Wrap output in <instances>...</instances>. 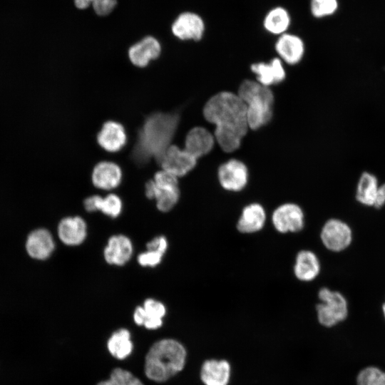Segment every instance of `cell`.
Returning a JSON list of instances; mask_svg holds the SVG:
<instances>
[{
    "label": "cell",
    "mask_w": 385,
    "mask_h": 385,
    "mask_svg": "<svg viewBox=\"0 0 385 385\" xmlns=\"http://www.w3.org/2000/svg\"><path fill=\"white\" fill-rule=\"evenodd\" d=\"M203 115L215 125V139L225 152L240 147L249 126L246 105L237 94L222 91L214 95L205 103Z\"/></svg>",
    "instance_id": "1"
},
{
    "label": "cell",
    "mask_w": 385,
    "mask_h": 385,
    "mask_svg": "<svg viewBox=\"0 0 385 385\" xmlns=\"http://www.w3.org/2000/svg\"><path fill=\"white\" fill-rule=\"evenodd\" d=\"M179 120L177 113L157 112L146 117L130 153L132 160L138 166L145 165L151 158L158 162L172 145Z\"/></svg>",
    "instance_id": "2"
},
{
    "label": "cell",
    "mask_w": 385,
    "mask_h": 385,
    "mask_svg": "<svg viewBox=\"0 0 385 385\" xmlns=\"http://www.w3.org/2000/svg\"><path fill=\"white\" fill-rule=\"evenodd\" d=\"M186 350L178 341L164 339L154 343L145 356L146 376L156 382H164L184 367Z\"/></svg>",
    "instance_id": "3"
},
{
    "label": "cell",
    "mask_w": 385,
    "mask_h": 385,
    "mask_svg": "<svg viewBox=\"0 0 385 385\" xmlns=\"http://www.w3.org/2000/svg\"><path fill=\"white\" fill-rule=\"evenodd\" d=\"M238 96L246 105L250 128L256 130L272 118L274 96L269 87L251 80L244 81L238 89Z\"/></svg>",
    "instance_id": "4"
},
{
    "label": "cell",
    "mask_w": 385,
    "mask_h": 385,
    "mask_svg": "<svg viewBox=\"0 0 385 385\" xmlns=\"http://www.w3.org/2000/svg\"><path fill=\"white\" fill-rule=\"evenodd\" d=\"M318 297L320 303L316 307L317 319L322 326L331 327L346 318L348 304L340 292L322 287L319 290Z\"/></svg>",
    "instance_id": "5"
},
{
    "label": "cell",
    "mask_w": 385,
    "mask_h": 385,
    "mask_svg": "<svg viewBox=\"0 0 385 385\" xmlns=\"http://www.w3.org/2000/svg\"><path fill=\"white\" fill-rule=\"evenodd\" d=\"M155 184L154 200L157 208L163 212L172 210L180 199L178 178L170 173L161 170L153 179Z\"/></svg>",
    "instance_id": "6"
},
{
    "label": "cell",
    "mask_w": 385,
    "mask_h": 385,
    "mask_svg": "<svg viewBox=\"0 0 385 385\" xmlns=\"http://www.w3.org/2000/svg\"><path fill=\"white\" fill-rule=\"evenodd\" d=\"M352 230L345 222L336 218L326 221L320 232L324 246L332 252L346 250L352 242Z\"/></svg>",
    "instance_id": "7"
},
{
    "label": "cell",
    "mask_w": 385,
    "mask_h": 385,
    "mask_svg": "<svg viewBox=\"0 0 385 385\" xmlns=\"http://www.w3.org/2000/svg\"><path fill=\"white\" fill-rule=\"evenodd\" d=\"M272 223L280 233L298 232L304 227V211L296 203H283L273 211Z\"/></svg>",
    "instance_id": "8"
},
{
    "label": "cell",
    "mask_w": 385,
    "mask_h": 385,
    "mask_svg": "<svg viewBox=\"0 0 385 385\" xmlns=\"http://www.w3.org/2000/svg\"><path fill=\"white\" fill-rule=\"evenodd\" d=\"M197 159L184 148L171 145L157 162L162 168L178 178L191 171L196 165Z\"/></svg>",
    "instance_id": "9"
},
{
    "label": "cell",
    "mask_w": 385,
    "mask_h": 385,
    "mask_svg": "<svg viewBox=\"0 0 385 385\" xmlns=\"http://www.w3.org/2000/svg\"><path fill=\"white\" fill-rule=\"evenodd\" d=\"M217 178L224 190L239 192L242 190L248 183V169L243 162L231 159L219 167Z\"/></svg>",
    "instance_id": "10"
},
{
    "label": "cell",
    "mask_w": 385,
    "mask_h": 385,
    "mask_svg": "<svg viewBox=\"0 0 385 385\" xmlns=\"http://www.w3.org/2000/svg\"><path fill=\"white\" fill-rule=\"evenodd\" d=\"M170 31L174 36L181 41H198L202 37L205 24L198 14L184 11L178 14L172 22Z\"/></svg>",
    "instance_id": "11"
},
{
    "label": "cell",
    "mask_w": 385,
    "mask_h": 385,
    "mask_svg": "<svg viewBox=\"0 0 385 385\" xmlns=\"http://www.w3.org/2000/svg\"><path fill=\"white\" fill-rule=\"evenodd\" d=\"M161 51L162 46L158 39L152 35H146L132 44L128 53L134 66L145 67L150 61L158 58Z\"/></svg>",
    "instance_id": "12"
},
{
    "label": "cell",
    "mask_w": 385,
    "mask_h": 385,
    "mask_svg": "<svg viewBox=\"0 0 385 385\" xmlns=\"http://www.w3.org/2000/svg\"><path fill=\"white\" fill-rule=\"evenodd\" d=\"M25 247L30 257L38 260H45L54 251L55 242L50 231L45 228H38L29 234Z\"/></svg>",
    "instance_id": "13"
},
{
    "label": "cell",
    "mask_w": 385,
    "mask_h": 385,
    "mask_svg": "<svg viewBox=\"0 0 385 385\" xmlns=\"http://www.w3.org/2000/svg\"><path fill=\"white\" fill-rule=\"evenodd\" d=\"M57 233L63 244L68 246L79 245L86 238L87 225L79 216L66 217L59 222Z\"/></svg>",
    "instance_id": "14"
},
{
    "label": "cell",
    "mask_w": 385,
    "mask_h": 385,
    "mask_svg": "<svg viewBox=\"0 0 385 385\" xmlns=\"http://www.w3.org/2000/svg\"><path fill=\"white\" fill-rule=\"evenodd\" d=\"M133 247L130 240L123 235L111 236L103 251L105 260L110 265L122 266L131 258Z\"/></svg>",
    "instance_id": "15"
},
{
    "label": "cell",
    "mask_w": 385,
    "mask_h": 385,
    "mask_svg": "<svg viewBox=\"0 0 385 385\" xmlns=\"http://www.w3.org/2000/svg\"><path fill=\"white\" fill-rule=\"evenodd\" d=\"M123 173L121 168L115 163L103 161L93 168L91 180L95 187L104 190L117 188L121 183Z\"/></svg>",
    "instance_id": "16"
},
{
    "label": "cell",
    "mask_w": 385,
    "mask_h": 385,
    "mask_svg": "<svg viewBox=\"0 0 385 385\" xmlns=\"http://www.w3.org/2000/svg\"><path fill=\"white\" fill-rule=\"evenodd\" d=\"M126 141L127 136L124 127L120 123L113 120L106 122L97 135L98 145L111 153L120 150Z\"/></svg>",
    "instance_id": "17"
},
{
    "label": "cell",
    "mask_w": 385,
    "mask_h": 385,
    "mask_svg": "<svg viewBox=\"0 0 385 385\" xmlns=\"http://www.w3.org/2000/svg\"><path fill=\"white\" fill-rule=\"evenodd\" d=\"M266 220L265 207L258 202H252L243 207L236 227L241 233L252 234L260 231Z\"/></svg>",
    "instance_id": "18"
},
{
    "label": "cell",
    "mask_w": 385,
    "mask_h": 385,
    "mask_svg": "<svg viewBox=\"0 0 385 385\" xmlns=\"http://www.w3.org/2000/svg\"><path fill=\"white\" fill-rule=\"evenodd\" d=\"M231 368L225 359H208L202 365L200 379L205 385H227Z\"/></svg>",
    "instance_id": "19"
},
{
    "label": "cell",
    "mask_w": 385,
    "mask_h": 385,
    "mask_svg": "<svg viewBox=\"0 0 385 385\" xmlns=\"http://www.w3.org/2000/svg\"><path fill=\"white\" fill-rule=\"evenodd\" d=\"M215 140V137L205 128L195 127L186 135L184 149L197 159L212 149Z\"/></svg>",
    "instance_id": "20"
},
{
    "label": "cell",
    "mask_w": 385,
    "mask_h": 385,
    "mask_svg": "<svg viewBox=\"0 0 385 385\" xmlns=\"http://www.w3.org/2000/svg\"><path fill=\"white\" fill-rule=\"evenodd\" d=\"M321 270L317 255L311 250L299 251L295 257L294 274L299 281L307 282L316 279Z\"/></svg>",
    "instance_id": "21"
},
{
    "label": "cell",
    "mask_w": 385,
    "mask_h": 385,
    "mask_svg": "<svg viewBox=\"0 0 385 385\" xmlns=\"http://www.w3.org/2000/svg\"><path fill=\"white\" fill-rule=\"evenodd\" d=\"M275 49L284 61L294 65L302 58L304 45L299 37L293 34H283L276 42Z\"/></svg>",
    "instance_id": "22"
},
{
    "label": "cell",
    "mask_w": 385,
    "mask_h": 385,
    "mask_svg": "<svg viewBox=\"0 0 385 385\" xmlns=\"http://www.w3.org/2000/svg\"><path fill=\"white\" fill-rule=\"evenodd\" d=\"M251 70L256 74L257 81L267 87L282 82L285 78V71L279 58H274L268 63H254Z\"/></svg>",
    "instance_id": "23"
},
{
    "label": "cell",
    "mask_w": 385,
    "mask_h": 385,
    "mask_svg": "<svg viewBox=\"0 0 385 385\" xmlns=\"http://www.w3.org/2000/svg\"><path fill=\"white\" fill-rule=\"evenodd\" d=\"M379 188L376 176L368 171L363 172L358 180L356 200L365 206H374Z\"/></svg>",
    "instance_id": "24"
},
{
    "label": "cell",
    "mask_w": 385,
    "mask_h": 385,
    "mask_svg": "<svg viewBox=\"0 0 385 385\" xmlns=\"http://www.w3.org/2000/svg\"><path fill=\"white\" fill-rule=\"evenodd\" d=\"M128 330L120 329L109 338L107 346L111 354L116 359H123L128 356L133 350Z\"/></svg>",
    "instance_id": "25"
},
{
    "label": "cell",
    "mask_w": 385,
    "mask_h": 385,
    "mask_svg": "<svg viewBox=\"0 0 385 385\" xmlns=\"http://www.w3.org/2000/svg\"><path fill=\"white\" fill-rule=\"evenodd\" d=\"M290 24L289 13L282 7H276L269 11L264 20L265 29L273 34H282Z\"/></svg>",
    "instance_id": "26"
},
{
    "label": "cell",
    "mask_w": 385,
    "mask_h": 385,
    "mask_svg": "<svg viewBox=\"0 0 385 385\" xmlns=\"http://www.w3.org/2000/svg\"><path fill=\"white\" fill-rule=\"evenodd\" d=\"M143 307L145 312L143 325L148 329H155L161 327L163 317L166 313L165 305L153 299H147Z\"/></svg>",
    "instance_id": "27"
},
{
    "label": "cell",
    "mask_w": 385,
    "mask_h": 385,
    "mask_svg": "<svg viewBox=\"0 0 385 385\" xmlns=\"http://www.w3.org/2000/svg\"><path fill=\"white\" fill-rule=\"evenodd\" d=\"M118 0H73L75 7L78 10L93 9L99 17L111 15L116 9Z\"/></svg>",
    "instance_id": "28"
},
{
    "label": "cell",
    "mask_w": 385,
    "mask_h": 385,
    "mask_svg": "<svg viewBox=\"0 0 385 385\" xmlns=\"http://www.w3.org/2000/svg\"><path fill=\"white\" fill-rule=\"evenodd\" d=\"M357 385H385V372L374 366L362 369L356 378Z\"/></svg>",
    "instance_id": "29"
},
{
    "label": "cell",
    "mask_w": 385,
    "mask_h": 385,
    "mask_svg": "<svg viewBox=\"0 0 385 385\" xmlns=\"http://www.w3.org/2000/svg\"><path fill=\"white\" fill-rule=\"evenodd\" d=\"M123 209L121 199L115 194L111 193L103 197L101 211L112 218L118 217Z\"/></svg>",
    "instance_id": "30"
},
{
    "label": "cell",
    "mask_w": 385,
    "mask_h": 385,
    "mask_svg": "<svg viewBox=\"0 0 385 385\" xmlns=\"http://www.w3.org/2000/svg\"><path fill=\"white\" fill-rule=\"evenodd\" d=\"M337 7L336 0H312L311 10L316 17H323L330 15Z\"/></svg>",
    "instance_id": "31"
},
{
    "label": "cell",
    "mask_w": 385,
    "mask_h": 385,
    "mask_svg": "<svg viewBox=\"0 0 385 385\" xmlns=\"http://www.w3.org/2000/svg\"><path fill=\"white\" fill-rule=\"evenodd\" d=\"M116 385H143L137 377L130 371L120 368L114 369L110 378Z\"/></svg>",
    "instance_id": "32"
},
{
    "label": "cell",
    "mask_w": 385,
    "mask_h": 385,
    "mask_svg": "<svg viewBox=\"0 0 385 385\" xmlns=\"http://www.w3.org/2000/svg\"><path fill=\"white\" fill-rule=\"evenodd\" d=\"M165 255L157 250H148L138 256V262L143 267H155L159 265Z\"/></svg>",
    "instance_id": "33"
},
{
    "label": "cell",
    "mask_w": 385,
    "mask_h": 385,
    "mask_svg": "<svg viewBox=\"0 0 385 385\" xmlns=\"http://www.w3.org/2000/svg\"><path fill=\"white\" fill-rule=\"evenodd\" d=\"M103 197L100 195H92L88 197L83 202L85 209L88 212H95L101 210Z\"/></svg>",
    "instance_id": "34"
},
{
    "label": "cell",
    "mask_w": 385,
    "mask_h": 385,
    "mask_svg": "<svg viewBox=\"0 0 385 385\" xmlns=\"http://www.w3.org/2000/svg\"><path fill=\"white\" fill-rule=\"evenodd\" d=\"M146 247L148 250H157L165 253L168 247V242L165 237L158 236L150 241Z\"/></svg>",
    "instance_id": "35"
},
{
    "label": "cell",
    "mask_w": 385,
    "mask_h": 385,
    "mask_svg": "<svg viewBox=\"0 0 385 385\" xmlns=\"http://www.w3.org/2000/svg\"><path fill=\"white\" fill-rule=\"evenodd\" d=\"M385 205V183L379 185L374 207L381 208Z\"/></svg>",
    "instance_id": "36"
},
{
    "label": "cell",
    "mask_w": 385,
    "mask_h": 385,
    "mask_svg": "<svg viewBox=\"0 0 385 385\" xmlns=\"http://www.w3.org/2000/svg\"><path fill=\"white\" fill-rule=\"evenodd\" d=\"M145 195L149 199L154 198L155 184L153 180H148L145 184Z\"/></svg>",
    "instance_id": "37"
},
{
    "label": "cell",
    "mask_w": 385,
    "mask_h": 385,
    "mask_svg": "<svg viewBox=\"0 0 385 385\" xmlns=\"http://www.w3.org/2000/svg\"><path fill=\"white\" fill-rule=\"evenodd\" d=\"M97 385H116L111 379L106 381H102L97 384Z\"/></svg>",
    "instance_id": "38"
},
{
    "label": "cell",
    "mask_w": 385,
    "mask_h": 385,
    "mask_svg": "<svg viewBox=\"0 0 385 385\" xmlns=\"http://www.w3.org/2000/svg\"><path fill=\"white\" fill-rule=\"evenodd\" d=\"M382 312L385 318V303L382 305Z\"/></svg>",
    "instance_id": "39"
}]
</instances>
